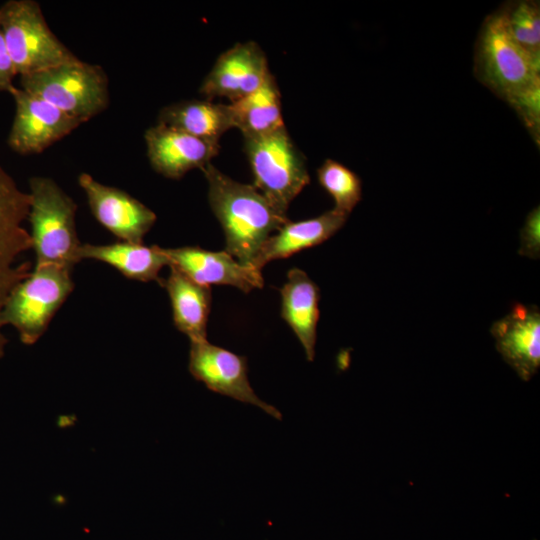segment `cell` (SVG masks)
Returning a JSON list of instances; mask_svg holds the SVG:
<instances>
[{
  "instance_id": "6da1fadb",
  "label": "cell",
  "mask_w": 540,
  "mask_h": 540,
  "mask_svg": "<svg viewBox=\"0 0 540 540\" xmlns=\"http://www.w3.org/2000/svg\"><path fill=\"white\" fill-rule=\"evenodd\" d=\"M477 79L516 110L535 140L540 123V58L508 35L499 10L483 22L475 45Z\"/></svg>"
},
{
  "instance_id": "7a4b0ae2",
  "label": "cell",
  "mask_w": 540,
  "mask_h": 540,
  "mask_svg": "<svg viewBox=\"0 0 540 540\" xmlns=\"http://www.w3.org/2000/svg\"><path fill=\"white\" fill-rule=\"evenodd\" d=\"M202 171L208 183L210 206L225 234L226 252L253 267L261 247L289 221L287 216L278 212L252 184L233 180L212 163Z\"/></svg>"
},
{
  "instance_id": "3957f363",
  "label": "cell",
  "mask_w": 540,
  "mask_h": 540,
  "mask_svg": "<svg viewBox=\"0 0 540 540\" xmlns=\"http://www.w3.org/2000/svg\"><path fill=\"white\" fill-rule=\"evenodd\" d=\"M30 223L35 266L53 265L73 270L80 262V242L75 224L77 205L52 179L34 176L29 180Z\"/></svg>"
},
{
  "instance_id": "277c9868",
  "label": "cell",
  "mask_w": 540,
  "mask_h": 540,
  "mask_svg": "<svg viewBox=\"0 0 540 540\" xmlns=\"http://www.w3.org/2000/svg\"><path fill=\"white\" fill-rule=\"evenodd\" d=\"M253 186L281 214L310 182L306 160L286 126L270 133L244 137Z\"/></svg>"
},
{
  "instance_id": "5b68a950",
  "label": "cell",
  "mask_w": 540,
  "mask_h": 540,
  "mask_svg": "<svg viewBox=\"0 0 540 540\" xmlns=\"http://www.w3.org/2000/svg\"><path fill=\"white\" fill-rule=\"evenodd\" d=\"M0 27L20 77L79 60L51 31L39 3L34 0L3 3Z\"/></svg>"
},
{
  "instance_id": "8992f818",
  "label": "cell",
  "mask_w": 540,
  "mask_h": 540,
  "mask_svg": "<svg viewBox=\"0 0 540 540\" xmlns=\"http://www.w3.org/2000/svg\"><path fill=\"white\" fill-rule=\"evenodd\" d=\"M21 88L82 123L109 104L108 77L99 65L77 60L20 77Z\"/></svg>"
},
{
  "instance_id": "52a82bcc",
  "label": "cell",
  "mask_w": 540,
  "mask_h": 540,
  "mask_svg": "<svg viewBox=\"0 0 540 540\" xmlns=\"http://www.w3.org/2000/svg\"><path fill=\"white\" fill-rule=\"evenodd\" d=\"M72 270L42 265L9 294L1 322L15 328L25 345L35 344L46 332L52 318L74 289Z\"/></svg>"
},
{
  "instance_id": "ba28073f",
  "label": "cell",
  "mask_w": 540,
  "mask_h": 540,
  "mask_svg": "<svg viewBox=\"0 0 540 540\" xmlns=\"http://www.w3.org/2000/svg\"><path fill=\"white\" fill-rule=\"evenodd\" d=\"M31 198L0 164V359L8 343L1 322L6 300L32 271L26 254L32 249L31 237L25 228Z\"/></svg>"
},
{
  "instance_id": "9c48e42d",
  "label": "cell",
  "mask_w": 540,
  "mask_h": 540,
  "mask_svg": "<svg viewBox=\"0 0 540 540\" xmlns=\"http://www.w3.org/2000/svg\"><path fill=\"white\" fill-rule=\"evenodd\" d=\"M189 372L216 393L243 403L255 405L270 416L281 420L282 414L274 406L260 399L248 380L247 358L207 340L190 342Z\"/></svg>"
},
{
  "instance_id": "30bf717a",
  "label": "cell",
  "mask_w": 540,
  "mask_h": 540,
  "mask_svg": "<svg viewBox=\"0 0 540 540\" xmlns=\"http://www.w3.org/2000/svg\"><path fill=\"white\" fill-rule=\"evenodd\" d=\"M9 93L15 102V116L7 143L16 153H41L82 124L22 88L14 86Z\"/></svg>"
},
{
  "instance_id": "8fae6325",
  "label": "cell",
  "mask_w": 540,
  "mask_h": 540,
  "mask_svg": "<svg viewBox=\"0 0 540 540\" xmlns=\"http://www.w3.org/2000/svg\"><path fill=\"white\" fill-rule=\"evenodd\" d=\"M78 184L84 191L95 219L120 241L143 243L156 222V214L142 202L119 188L102 184L81 173Z\"/></svg>"
},
{
  "instance_id": "7c38bea8",
  "label": "cell",
  "mask_w": 540,
  "mask_h": 540,
  "mask_svg": "<svg viewBox=\"0 0 540 540\" xmlns=\"http://www.w3.org/2000/svg\"><path fill=\"white\" fill-rule=\"evenodd\" d=\"M270 75L267 57L256 42L237 43L217 58L200 93L208 100L224 97L231 103L257 90Z\"/></svg>"
},
{
  "instance_id": "4fadbf2b",
  "label": "cell",
  "mask_w": 540,
  "mask_h": 540,
  "mask_svg": "<svg viewBox=\"0 0 540 540\" xmlns=\"http://www.w3.org/2000/svg\"><path fill=\"white\" fill-rule=\"evenodd\" d=\"M169 267H174L193 281L209 286L230 285L245 293L262 288L261 271L237 261L226 251H208L197 246L164 248Z\"/></svg>"
},
{
  "instance_id": "5bb4252c",
  "label": "cell",
  "mask_w": 540,
  "mask_h": 540,
  "mask_svg": "<svg viewBox=\"0 0 540 540\" xmlns=\"http://www.w3.org/2000/svg\"><path fill=\"white\" fill-rule=\"evenodd\" d=\"M147 156L152 168L170 179L188 171L201 170L219 151V143L206 141L178 129L157 123L145 132Z\"/></svg>"
},
{
  "instance_id": "9a60e30c",
  "label": "cell",
  "mask_w": 540,
  "mask_h": 540,
  "mask_svg": "<svg viewBox=\"0 0 540 540\" xmlns=\"http://www.w3.org/2000/svg\"><path fill=\"white\" fill-rule=\"evenodd\" d=\"M491 334L503 359L524 381L540 366V312L535 306L515 304L510 312L494 322Z\"/></svg>"
},
{
  "instance_id": "2e32d148",
  "label": "cell",
  "mask_w": 540,
  "mask_h": 540,
  "mask_svg": "<svg viewBox=\"0 0 540 540\" xmlns=\"http://www.w3.org/2000/svg\"><path fill=\"white\" fill-rule=\"evenodd\" d=\"M347 218V215L332 209L314 218L286 222L263 244L253 267L261 271L268 262L323 243L345 224Z\"/></svg>"
},
{
  "instance_id": "e0dca14e",
  "label": "cell",
  "mask_w": 540,
  "mask_h": 540,
  "mask_svg": "<svg viewBox=\"0 0 540 540\" xmlns=\"http://www.w3.org/2000/svg\"><path fill=\"white\" fill-rule=\"evenodd\" d=\"M280 292L281 316L299 339L307 360L313 361L319 320V288L304 271L293 268Z\"/></svg>"
},
{
  "instance_id": "ac0fdd59",
  "label": "cell",
  "mask_w": 540,
  "mask_h": 540,
  "mask_svg": "<svg viewBox=\"0 0 540 540\" xmlns=\"http://www.w3.org/2000/svg\"><path fill=\"white\" fill-rule=\"evenodd\" d=\"M80 260L90 259L106 263L128 279L149 282L161 278L159 272L169 266L164 248L157 245L116 241L109 244H82L79 249Z\"/></svg>"
},
{
  "instance_id": "d6986e66",
  "label": "cell",
  "mask_w": 540,
  "mask_h": 540,
  "mask_svg": "<svg viewBox=\"0 0 540 540\" xmlns=\"http://www.w3.org/2000/svg\"><path fill=\"white\" fill-rule=\"evenodd\" d=\"M170 298L173 322L190 342L207 340V322L211 308V289L201 285L178 269L170 266V273L160 282Z\"/></svg>"
},
{
  "instance_id": "ffe728a7",
  "label": "cell",
  "mask_w": 540,
  "mask_h": 540,
  "mask_svg": "<svg viewBox=\"0 0 540 540\" xmlns=\"http://www.w3.org/2000/svg\"><path fill=\"white\" fill-rule=\"evenodd\" d=\"M158 123L194 137L219 143L220 137L234 128L229 104L211 100H186L164 107Z\"/></svg>"
},
{
  "instance_id": "44dd1931",
  "label": "cell",
  "mask_w": 540,
  "mask_h": 540,
  "mask_svg": "<svg viewBox=\"0 0 540 540\" xmlns=\"http://www.w3.org/2000/svg\"><path fill=\"white\" fill-rule=\"evenodd\" d=\"M234 128L243 137L260 136L284 126L281 97L271 74L264 84L247 96L229 104Z\"/></svg>"
},
{
  "instance_id": "7402d4cb",
  "label": "cell",
  "mask_w": 540,
  "mask_h": 540,
  "mask_svg": "<svg viewBox=\"0 0 540 540\" xmlns=\"http://www.w3.org/2000/svg\"><path fill=\"white\" fill-rule=\"evenodd\" d=\"M499 12L510 38L536 58H540V6L523 0L504 4Z\"/></svg>"
},
{
  "instance_id": "603a6c76",
  "label": "cell",
  "mask_w": 540,
  "mask_h": 540,
  "mask_svg": "<svg viewBox=\"0 0 540 540\" xmlns=\"http://www.w3.org/2000/svg\"><path fill=\"white\" fill-rule=\"evenodd\" d=\"M320 185L329 193L334 202L335 209L349 215L361 200L362 183L356 173L343 164L326 159L317 170Z\"/></svg>"
},
{
  "instance_id": "cb8c5ba5",
  "label": "cell",
  "mask_w": 540,
  "mask_h": 540,
  "mask_svg": "<svg viewBox=\"0 0 540 540\" xmlns=\"http://www.w3.org/2000/svg\"><path fill=\"white\" fill-rule=\"evenodd\" d=\"M519 254L531 259L540 254V211L539 206L529 212L520 231Z\"/></svg>"
},
{
  "instance_id": "d4e9b609",
  "label": "cell",
  "mask_w": 540,
  "mask_h": 540,
  "mask_svg": "<svg viewBox=\"0 0 540 540\" xmlns=\"http://www.w3.org/2000/svg\"><path fill=\"white\" fill-rule=\"evenodd\" d=\"M17 76L0 27V92H10Z\"/></svg>"
}]
</instances>
